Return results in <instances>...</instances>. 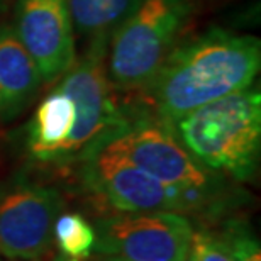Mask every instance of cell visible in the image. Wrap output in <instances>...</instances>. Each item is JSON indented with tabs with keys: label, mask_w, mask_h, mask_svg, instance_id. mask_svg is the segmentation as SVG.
<instances>
[{
	"label": "cell",
	"mask_w": 261,
	"mask_h": 261,
	"mask_svg": "<svg viewBox=\"0 0 261 261\" xmlns=\"http://www.w3.org/2000/svg\"><path fill=\"white\" fill-rule=\"evenodd\" d=\"M192 238L190 221L178 212H122L98 221L93 249L122 261H187Z\"/></svg>",
	"instance_id": "6"
},
{
	"label": "cell",
	"mask_w": 261,
	"mask_h": 261,
	"mask_svg": "<svg viewBox=\"0 0 261 261\" xmlns=\"http://www.w3.org/2000/svg\"><path fill=\"white\" fill-rule=\"evenodd\" d=\"M259 66L258 38L211 29L170 51L139 90L141 103L173 127L195 109L251 87Z\"/></svg>",
	"instance_id": "1"
},
{
	"label": "cell",
	"mask_w": 261,
	"mask_h": 261,
	"mask_svg": "<svg viewBox=\"0 0 261 261\" xmlns=\"http://www.w3.org/2000/svg\"><path fill=\"white\" fill-rule=\"evenodd\" d=\"M95 149L121 156L163 184H214L211 171L184 148L173 127L153 116L143 103L124 106L121 122L92 151Z\"/></svg>",
	"instance_id": "5"
},
{
	"label": "cell",
	"mask_w": 261,
	"mask_h": 261,
	"mask_svg": "<svg viewBox=\"0 0 261 261\" xmlns=\"http://www.w3.org/2000/svg\"><path fill=\"white\" fill-rule=\"evenodd\" d=\"M190 12V0H141L109 39L107 71L116 90H141L153 78Z\"/></svg>",
	"instance_id": "3"
},
{
	"label": "cell",
	"mask_w": 261,
	"mask_h": 261,
	"mask_svg": "<svg viewBox=\"0 0 261 261\" xmlns=\"http://www.w3.org/2000/svg\"><path fill=\"white\" fill-rule=\"evenodd\" d=\"M111 261H122V259H111Z\"/></svg>",
	"instance_id": "18"
},
{
	"label": "cell",
	"mask_w": 261,
	"mask_h": 261,
	"mask_svg": "<svg viewBox=\"0 0 261 261\" xmlns=\"http://www.w3.org/2000/svg\"><path fill=\"white\" fill-rule=\"evenodd\" d=\"M63 198L41 181L17 175L0 185V256L39 259L49 249Z\"/></svg>",
	"instance_id": "7"
},
{
	"label": "cell",
	"mask_w": 261,
	"mask_h": 261,
	"mask_svg": "<svg viewBox=\"0 0 261 261\" xmlns=\"http://www.w3.org/2000/svg\"><path fill=\"white\" fill-rule=\"evenodd\" d=\"M75 126V103L63 90L56 88L39 103L29 124L28 149L44 163H55L61 146Z\"/></svg>",
	"instance_id": "11"
},
{
	"label": "cell",
	"mask_w": 261,
	"mask_h": 261,
	"mask_svg": "<svg viewBox=\"0 0 261 261\" xmlns=\"http://www.w3.org/2000/svg\"><path fill=\"white\" fill-rule=\"evenodd\" d=\"M184 148L208 171L249 180L261 146V93L253 85L195 109L173 124Z\"/></svg>",
	"instance_id": "2"
},
{
	"label": "cell",
	"mask_w": 261,
	"mask_h": 261,
	"mask_svg": "<svg viewBox=\"0 0 261 261\" xmlns=\"http://www.w3.org/2000/svg\"><path fill=\"white\" fill-rule=\"evenodd\" d=\"M85 187L119 212L171 211L184 216L187 185L163 184L107 149H95L82 161Z\"/></svg>",
	"instance_id": "8"
},
{
	"label": "cell",
	"mask_w": 261,
	"mask_h": 261,
	"mask_svg": "<svg viewBox=\"0 0 261 261\" xmlns=\"http://www.w3.org/2000/svg\"><path fill=\"white\" fill-rule=\"evenodd\" d=\"M55 261H82V259H73V258H66V256H63V254H61V256H58Z\"/></svg>",
	"instance_id": "16"
},
{
	"label": "cell",
	"mask_w": 261,
	"mask_h": 261,
	"mask_svg": "<svg viewBox=\"0 0 261 261\" xmlns=\"http://www.w3.org/2000/svg\"><path fill=\"white\" fill-rule=\"evenodd\" d=\"M53 234L63 256L73 259H85L95 248V227L82 214H63L58 216Z\"/></svg>",
	"instance_id": "13"
},
{
	"label": "cell",
	"mask_w": 261,
	"mask_h": 261,
	"mask_svg": "<svg viewBox=\"0 0 261 261\" xmlns=\"http://www.w3.org/2000/svg\"><path fill=\"white\" fill-rule=\"evenodd\" d=\"M109 39L92 38L88 49L61 76L58 88L75 103V126L55 163H78L121 122L124 106L107 71Z\"/></svg>",
	"instance_id": "4"
},
{
	"label": "cell",
	"mask_w": 261,
	"mask_h": 261,
	"mask_svg": "<svg viewBox=\"0 0 261 261\" xmlns=\"http://www.w3.org/2000/svg\"><path fill=\"white\" fill-rule=\"evenodd\" d=\"M187 261H232L221 238L207 232H194Z\"/></svg>",
	"instance_id": "15"
},
{
	"label": "cell",
	"mask_w": 261,
	"mask_h": 261,
	"mask_svg": "<svg viewBox=\"0 0 261 261\" xmlns=\"http://www.w3.org/2000/svg\"><path fill=\"white\" fill-rule=\"evenodd\" d=\"M141 0H68L73 28L82 34L111 36Z\"/></svg>",
	"instance_id": "12"
},
{
	"label": "cell",
	"mask_w": 261,
	"mask_h": 261,
	"mask_svg": "<svg viewBox=\"0 0 261 261\" xmlns=\"http://www.w3.org/2000/svg\"><path fill=\"white\" fill-rule=\"evenodd\" d=\"M41 75L14 28H0V119L10 121L33 100Z\"/></svg>",
	"instance_id": "10"
},
{
	"label": "cell",
	"mask_w": 261,
	"mask_h": 261,
	"mask_svg": "<svg viewBox=\"0 0 261 261\" xmlns=\"http://www.w3.org/2000/svg\"><path fill=\"white\" fill-rule=\"evenodd\" d=\"M68 0H19L14 33L34 60L41 80L51 82L76 60Z\"/></svg>",
	"instance_id": "9"
},
{
	"label": "cell",
	"mask_w": 261,
	"mask_h": 261,
	"mask_svg": "<svg viewBox=\"0 0 261 261\" xmlns=\"http://www.w3.org/2000/svg\"><path fill=\"white\" fill-rule=\"evenodd\" d=\"M0 261H5V259H2V258H0ZM33 261H39V259H33Z\"/></svg>",
	"instance_id": "17"
},
{
	"label": "cell",
	"mask_w": 261,
	"mask_h": 261,
	"mask_svg": "<svg viewBox=\"0 0 261 261\" xmlns=\"http://www.w3.org/2000/svg\"><path fill=\"white\" fill-rule=\"evenodd\" d=\"M222 244L231 254L232 261H261L258 239L244 229L243 224H232L221 236Z\"/></svg>",
	"instance_id": "14"
}]
</instances>
